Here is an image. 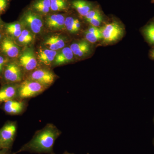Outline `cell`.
Segmentation results:
<instances>
[{"instance_id":"obj_8","label":"cell","mask_w":154,"mask_h":154,"mask_svg":"<svg viewBox=\"0 0 154 154\" xmlns=\"http://www.w3.org/2000/svg\"><path fill=\"white\" fill-rule=\"evenodd\" d=\"M19 64L15 62H11L7 65L4 71V76L8 82L18 83L22 80V69Z\"/></svg>"},{"instance_id":"obj_33","label":"cell","mask_w":154,"mask_h":154,"mask_svg":"<svg viewBox=\"0 0 154 154\" xmlns=\"http://www.w3.org/2000/svg\"><path fill=\"white\" fill-rule=\"evenodd\" d=\"M152 143H153V145L154 146V138L153 139V140Z\"/></svg>"},{"instance_id":"obj_3","label":"cell","mask_w":154,"mask_h":154,"mask_svg":"<svg viewBox=\"0 0 154 154\" xmlns=\"http://www.w3.org/2000/svg\"><path fill=\"white\" fill-rule=\"evenodd\" d=\"M47 88L40 83L28 79L18 87L17 96L20 99L31 98L41 94Z\"/></svg>"},{"instance_id":"obj_14","label":"cell","mask_w":154,"mask_h":154,"mask_svg":"<svg viewBox=\"0 0 154 154\" xmlns=\"http://www.w3.org/2000/svg\"><path fill=\"white\" fill-rule=\"evenodd\" d=\"M44 45L48 49L57 51L65 47L66 41L60 35H53L45 40Z\"/></svg>"},{"instance_id":"obj_27","label":"cell","mask_w":154,"mask_h":154,"mask_svg":"<svg viewBox=\"0 0 154 154\" xmlns=\"http://www.w3.org/2000/svg\"><path fill=\"white\" fill-rule=\"evenodd\" d=\"M9 0H0V13H2L8 6Z\"/></svg>"},{"instance_id":"obj_13","label":"cell","mask_w":154,"mask_h":154,"mask_svg":"<svg viewBox=\"0 0 154 154\" xmlns=\"http://www.w3.org/2000/svg\"><path fill=\"white\" fill-rule=\"evenodd\" d=\"M72 6L81 17L85 18L91 10L95 8L93 3L86 0H73Z\"/></svg>"},{"instance_id":"obj_32","label":"cell","mask_w":154,"mask_h":154,"mask_svg":"<svg viewBox=\"0 0 154 154\" xmlns=\"http://www.w3.org/2000/svg\"><path fill=\"white\" fill-rule=\"evenodd\" d=\"M1 38H2V35H1V33H0V40H1Z\"/></svg>"},{"instance_id":"obj_15","label":"cell","mask_w":154,"mask_h":154,"mask_svg":"<svg viewBox=\"0 0 154 154\" xmlns=\"http://www.w3.org/2000/svg\"><path fill=\"white\" fill-rule=\"evenodd\" d=\"M57 51L48 48H41L39 50L38 54V60L45 65L50 66L53 63Z\"/></svg>"},{"instance_id":"obj_37","label":"cell","mask_w":154,"mask_h":154,"mask_svg":"<svg viewBox=\"0 0 154 154\" xmlns=\"http://www.w3.org/2000/svg\"></svg>"},{"instance_id":"obj_17","label":"cell","mask_w":154,"mask_h":154,"mask_svg":"<svg viewBox=\"0 0 154 154\" xmlns=\"http://www.w3.org/2000/svg\"><path fill=\"white\" fill-rule=\"evenodd\" d=\"M24 102L14 99L5 102L3 108L6 113L12 115H17L22 113L24 110Z\"/></svg>"},{"instance_id":"obj_31","label":"cell","mask_w":154,"mask_h":154,"mask_svg":"<svg viewBox=\"0 0 154 154\" xmlns=\"http://www.w3.org/2000/svg\"><path fill=\"white\" fill-rule=\"evenodd\" d=\"M63 154H74L73 153H69L68 152H64L63 153Z\"/></svg>"},{"instance_id":"obj_28","label":"cell","mask_w":154,"mask_h":154,"mask_svg":"<svg viewBox=\"0 0 154 154\" xmlns=\"http://www.w3.org/2000/svg\"><path fill=\"white\" fill-rule=\"evenodd\" d=\"M6 60L5 58L0 55V74L2 72Z\"/></svg>"},{"instance_id":"obj_18","label":"cell","mask_w":154,"mask_h":154,"mask_svg":"<svg viewBox=\"0 0 154 154\" xmlns=\"http://www.w3.org/2000/svg\"><path fill=\"white\" fill-rule=\"evenodd\" d=\"M85 37L86 40L91 44L96 43L102 39L101 28L90 25L85 32Z\"/></svg>"},{"instance_id":"obj_24","label":"cell","mask_w":154,"mask_h":154,"mask_svg":"<svg viewBox=\"0 0 154 154\" xmlns=\"http://www.w3.org/2000/svg\"><path fill=\"white\" fill-rule=\"evenodd\" d=\"M33 36L32 32L28 29L22 30L20 36L17 38L19 43L22 44H28L33 41Z\"/></svg>"},{"instance_id":"obj_16","label":"cell","mask_w":154,"mask_h":154,"mask_svg":"<svg viewBox=\"0 0 154 154\" xmlns=\"http://www.w3.org/2000/svg\"><path fill=\"white\" fill-rule=\"evenodd\" d=\"M18 87L13 85L4 86L0 89V102L14 99L18 94Z\"/></svg>"},{"instance_id":"obj_1","label":"cell","mask_w":154,"mask_h":154,"mask_svg":"<svg viewBox=\"0 0 154 154\" xmlns=\"http://www.w3.org/2000/svg\"><path fill=\"white\" fill-rule=\"evenodd\" d=\"M60 134V131L53 124H47L42 129L37 131L32 139L15 154L22 152L54 154V145Z\"/></svg>"},{"instance_id":"obj_35","label":"cell","mask_w":154,"mask_h":154,"mask_svg":"<svg viewBox=\"0 0 154 154\" xmlns=\"http://www.w3.org/2000/svg\"><path fill=\"white\" fill-rule=\"evenodd\" d=\"M1 19H0V24H1Z\"/></svg>"},{"instance_id":"obj_30","label":"cell","mask_w":154,"mask_h":154,"mask_svg":"<svg viewBox=\"0 0 154 154\" xmlns=\"http://www.w3.org/2000/svg\"><path fill=\"white\" fill-rule=\"evenodd\" d=\"M0 154H15L10 152L8 150L0 149Z\"/></svg>"},{"instance_id":"obj_19","label":"cell","mask_w":154,"mask_h":154,"mask_svg":"<svg viewBox=\"0 0 154 154\" xmlns=\"http://www.w3.org/2000/svg\"><path fill=\"white\" fill-rule=\"evenodd\" d=\"M31 10L37 14L46 15L51 11L50 0H36L32 4Z\"/></svg>"},{"instance_id":"obj_34","label":"cell","mask_w":154,"mask_h":154,"mask_svg":"<svg viewBox=\"0 0 154 154\" xmlns=\"http://www.w3.org/2000/svg\"><path fill=\"white\" fill-rule=\"evenodd\" d=\"M152 3H154V0H152Z\"/></svg>"},{"instance_id":"obj_10","label":"cell","mask_w":154,"mask_h":154,"mask_svg":"<svg viewBox=\"0 0 154 154\" xmlns=\"http://www.w3.org/2000/svg\"><path fill=\"white\" fill-rule=\"evenodd\" d=\"M91 44L86 39H83L73 42L69 47L75 56L82 58L91 53L92 51Z\"/></svg>"},{"instance_id":"obj_29","label":"cell","mask_w":154,"mask_h":154,"mask_svg":"<svg viewBox=\"0 0 154 154\" xmlns=\"http://www.w3.org/2000/svg\"><path fill=\"white\" fill-rule=\"evenodd\" d=\"M149 57L152 60H154V46L150 50L149 54Z\"/></svg>"},{"instance_id":"obj_7","label":"cell","mask_w":154,"mask_h":154,"mask_svg":"<svg viewBox=\"0 0 154 154\" xmlns=\"http://www.w3.org/2000/svg\"><path fill=\"white\" fill-rule=\"evenodd\" d=\"M36 58L33 49L26 48L19 57V66L26 71H34L37 66Z\"/></svg>"},{"instance_id":"obj_36","label":"cell","mask_w":154,"mask_h":154,"mask_svg":"<svg viewBox=\"0 0 154 154\" xmlns=\"http://www.w3.org/2000/svg\"></svg>"},{"instance_id":"obj_12","label":"cell","mask_w":154,"mask_h":154,"mask_svg":"<svg viewBox=\"0 0 154 154\" xmlns=\"http://www.w3.org/2000/svg\"><path fill=\"white\" fill-rule=\"evenodd\" d=\"M74 57L70 47H65L57 52L54 61V65L59 66L69 63L73 61Z\"/></svg>"},{"instance_id":"obj_9","label":"cell","mask_w":154,"mask_h":154,"mask_svg":"<svg viewBox=\"0 0 154 154\" xmlns=\"http://www.w3.org/2000/svg\"><path fill=\"white\" fill-rule=\"evenodd\" d=\"M65 19L63 14H51L45 18V24L48 28L53 31L63 30L65 29Z\"/></svg>"},{"instance_id":"obj_21","label":"cell","mask_w":154,"mask_h":154,"mask_svg":"<svg viewBox=\"0 0 154 154\" xmlns=\"http://www.w3.org/2000/svg\"><path fill=\"white\" fill-rule=\"evenodd\" d=\"M65 29L71 33H76L81 30L82 25L79 20L72 16L66 17Z\"/></svg>"},{"instance_id":"obj_2","label":"cell","mask_w":154,"mask_h":154,"mask_svg":"<svg viewBox=\"0 0 154 154\" xmlns=\"http://www.w3.org/2000/svg\"><path fill=\"white\" fill-rule=\"evenodd\" d=\"M102 40L105 43H112L122 38L124 30L120 23L116 21L105 24L101 28Z\"/></svg>"},{"instance_id":"obj_22","label":"cell","mask_w":154,"mask_h":154,"mask_svg":"<svg viewBox=\"0 0 154 154\" xmlns=\"http://www.w3.org/2000/svg\"><path fill=\"white\" fill-rule=\"evenodd\" d=\"M51 10L52 12H63L68 10L69 4L67 0H50Z\"/></svg>"},{"instance_id":"obj_11","label":"cell","mask_w":154,"mask_h":154,"mask_svg":"<svg viewBox=\"0 0 154 154\" xmlns=\"http://www.w3.org/2000/svg\"><path fill=\"white\" fill-rule=\"evenodd\" d=\"M1 48L2 51L9 57H17L19 55V47L11 38H4L1 43Z\"/></svg>"},{"instance_id":"obj_6","label":"cell","mask_w":154,"mask_h":154,"mask_svg":"<svg viewBox=\"0 0 154 154\" xmlns=\"http://www.w3.org/2000/svg\"><path fill=\"white\" fill-rule=\"evenodd\" d=\"M55 79V75L52 72L47 69H40L33 71L29 75L28 79L48 87L54 82Z\"/></svg>"},{"instance_id":"obj_20","label":"cell","mask_w":154,"mask_h":154,"mask_svg":"<svg viewBox=\"0 0 154 154\" xmlns=\"http://www.w3.org/2000/svg\"><path fill=\"white\" fill-rule=\"evenodd\" d=\"M141 33L146 42L154 46V17L142 28Z\"/></svg>"},{"instance_id":"obj_5","label":"cell","mask_w":154,"mask_h":154,"mask_svg":"<svg viewBox=\"0 0 154 154\" xmlns=\"http://www.w3.org/2000/svg\"><path fill=\"white\" fill-rule=\"evenodd\" d=\"M22 21L32 33L38 34L43 28V19L40 14L31 9L24 13L22 17Z\"/></svg>"},{"instance_id":"obj_25","label":"cell","mask_w":154,"mask_h":154,"mask_svg":"<svg viewBox=\"0 0 154 154\" xmlns=\"http://www.w3.org/2000/svg\"><path fill=\"white\" fill-rule=\"evenodd\" d=\"M101 16H102V14L100 10L98 8L95 7L94 9H92L88 13L84 18L85 19L86 21H87L89 19H93Z\"/></svg>"},{"instance_id":"obj_26","label":"cell","mask_w":154,"mask_h":154,"mask_svg":"<svg viewBox=\"0 0 154 154\" xmlns=\"http://www.w3.org/2000/svg\"><path fill=\"white\" fill-rule=\"evenodd\" d=\"M87 22L90 23V25L96 27H99L102 24L103 22V16H101L99 17H96L93 19L87 20Z\"/></svg>"},{"instance_id":"obj_23","label":"cell","mask_w":154,"mask_h":154,"mask_svg":"<svg viewBox=\"0 0 154 154\" xmlns=\"http://www.w3.org/2000/svg\"><path fill=\"white\" fill-rule=\"evenodd\" d=\"M5 28L7 33L14 38H18L22 33V26L19 22L8 24L6 25Z\"/></svg>"},{"instance_id":"obj_4","label":"cell","mask_w":154,"mask_h":154,"mask_svg":"<svg viewBox=\"0 0 154 154\" xmlns=\"http://www.w3.org/2000/svg\"><path fill=\"white\" fill-rule=\"evenodd\" d=\"M17 131V123L8 121L0 129V149L10 150Z\"/></svg>"}]
</instances>
